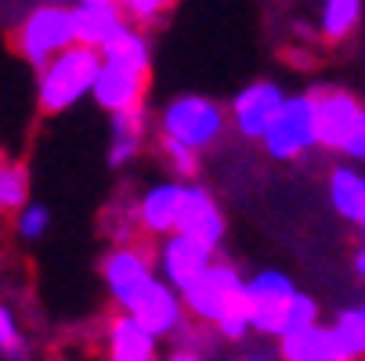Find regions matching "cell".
<instances>
[{
  "label": "cell",
  "instance_id": "cell-1",
  "mask_svg": "<svg viewBox=\"0 0 365 361\" xmlns=\"http://www.w3.org/2000/svg\"><path fill=\"white\" fill-rule=\"evenodd\" d=\"M98 73H101V51L80 40L69 43L43 69H36V109L43 116H58L73 109L80 98L94 90Z\"/></svg>",
  "mask_w": 365,
  "mask_h": 361
},
{
  "label": "cell",
  "instance_id": "cell-2",
  "mask_svg": "<svg viewBox=\"0 0 365 361\" xmlns=\"http://www.w3.org/2000/svg\"><path fill=\"white\" fill-rule=\"evenodd\" d=\"M69 43H76V19H73V8H66L62 0H43V4H36L11 33L15 55L26 58L33 69H43Z\"/></svg>",
  "mask_w": 365,
  "mask_h": 361
},
{
  "label": "cell",
  "instance_id": "cell-3",
  "mask_svg": "<svg viewBox=\"0 0 365 361\" xmlns=\"http://www.w3.org/2000/svg\"><path fill=\"white\" fill-rule=\"evenodd\" d=\"M260 145L279 163H293L311 148H319V94L282 98L268 130L260 134Z\"/></svg>",
  "mask_w": 365,
  "mask_h": 361
},
{
  "label": "cell",
  "instance_id": "cell-4",
  "mask_svg": "<svg viewBox=\"0 0 365 361\" xmlns=\"http://www.w3.org/2000/svg\"><path fill=\"white\" fill-rule=\"evenodd\" d=\"M228 123H232V113L225 105H217L214 98H202V94H181V98L167 101L160 113V134L178 137L199 152L214 148L225 137Z\"/></svg>",
  "mask_w": 365,
  "mask_h": 361
},
{
  "label": "cell",
  "instance_id": "cell-5",
  "mask_svg": "<svg viewBox=\"0 0 365 361\" xmlns=\"http://www.w3.org/2000/svg\"><path fill=\"white\" fill-rule=\"evenodd\" d=\"M181 296H185V307H188L192 322L217 325L225 315L246 307V278L232 264L214 261L188 289H181Z\"/></svg>",
  "mask_w": 365,
  "mask_h": 361
},
{
  "label": "cell",
  "instance_id": "cell-6",
  "mask_svg": "<svg viewBox=\"0 0 365 361\" xmlns=\"http://www.w3.org/2000/svg\"><path fill=\"white\" fill-rule=\"evenodd\" d=\"M293 296H297V286L282 271H257L253 278H246V311H250L253 333L279 340L286 333Z\"/></svg>",
  "mask_w": 365,
  "mask_h": 361
},
{
  "label": "cell",
  "instance_id": "cell-7",
  "mask_svg": "<svg viewBox=\"0 0 365 361\" xmlns=\"http://www.w3.org/2000/svg\"><path fill=\"white\" fill-rule=\"evenodd\" d=\"M123 311H130L145 329H152L160 340H174L185 322H188V307H185V296L181 289H174L163 275H155L134 300L130 307H123Z\"/></svg>",
  "mask_w": 365,
  "mask_h": 361
},
{
  "label": "cell",
  "instance_id": "cell-8",
  "mask_svg": "<svg viewBox=\"0 0 365 361\" xmlns=\"http://www.w3.org/2000/svg\"><path fill=\"white\" fill-rule=\"evenodd\" d=\"M214 246L202 242L188 231H170L163 235V242L155 246V268L160 275L174 286V289H188L206 268L214 264Z\"/></svg>",
  "mask_w": 365,
  "mask_h": 361
},
{
  "label": "cell",
  "instance_id": "cell-9",
  "mask_svg": "<svg viewBox=\"0 0 365 361\" xmlns=\"http://www.w3.org/2000/svg\"><path fill=\"white\" fill-rule=\"evenodd\" d=\"M152 261L155 256H148L141 242H127V246L109 249V256L101 261V278H106V289H109L116 307H130V300L155 278Z\"/></svg>",
  "mask_w": 365,
  "mask_h": 361
},
{
  "label": "cell",
  "instance_id": "cell-10",
  "mask_svg": "<svg viewBox=\"0 0 365 361\" xmlns=\"http://www.w3.org/2000/svg\"><path fill=\"white\" fill-rule=\"evenodd\" d=\"M145 90H148V73L145 69H130L120 62L101 58V73L94 80V105L113 113H127V109H141L145 105Z\"/></svg>",
  "mask_w": 365,
  "mask_h": 361
},
{
  "label": "cell",
  "instance_id": "cell-11",
  "mask_svg": "<svg viewBox=\"0 0 365 361\" xmlns=\"http://www.w3.org/2000/svg\"><path fill=\"white\" fill-rule=\"evenodd\" d=\"M282 98H286V94L279 90V83H272V80H253L250 87H242V90L232 98V105H228L232 127H235L242 137L260 141V134L268 130L272 116L279 113Z\"/></svg>",
  "mask_w": 365,
  "mask_h": 361
},
{
  "label": "cell",
  "instance_id": "cell-12",
  "mask_svg": "<svg viewBox=\"0 0 365 361\" xmlns=\"http://www.w3.org/2000/svg\"><path fill=\"white\" fill-rule=\"evenodd\" d=\"M178 231H188V235H195V239H202V242H210L214 249L225 242L228 221H225V214H221V206L214 202L210 188L185 181L181 210H178Z\"/></svg>",
  "mask_w": 365,
  "mask_h": 361
},
{
  "label": "cell",
  "instance_id": "cell-13",
  "mask_svg": "<svg viewBox=\"0 0 365 361\" xmlns=\"http://www.w3.org/2000/svg\"><path fill=\"white\" fill-rule=\"evenodd\" d=\"M160 336L152 329H145L130 311L116 307V315L106 325V354L113 361H152L160 357Z\"/></svg>",
  "mask_w": 365,
  "mask_h": 361
},
{
  "label": "cell",
  "instance_id": "cell-14",
  "mask_svg": "<svg viewBox=\"0 0 365 361\" xmlns=\"http://www.w3.org/2000/svg\"><path fill=\"white\" fill-rule=\"evenodd\" d=\"M361 113L365 105L351 90H322L319 94V148L340 152Z\"/></svg>",
  "mask_w": 365,
  "mask_h": 361
},
{
  "label": "cell",
  "instance_id": "cell-15",
  "mask_svg": "<svg viewBox=\"0 0 365 361\" xmlns=\"http://www.w3.org/2000/svg\"><path fill=\"white\" fill-rule=\"evenodd\" d=\"M181 195H185V181H160V184H152L148 192H141L138 221H141V231L148 239H163V235L178 231Z\"/></svg>",
  "mask_w": 365,
  "mask_h": 361
},
{
  "label": "cell",
  "instance_id": "cell-16",
  "mask_svg": "<svg viewBox=\"0 0 365 361\" xmlns=\"http://www.w3.org/2000/svg\"><path fill=\"white\" fill-rule=\"evenodd\" d=\"M279 343V357L282 361H344V350L336 343V333L333 325H304V329H293L286 336L275 340Z\"/></svg>",
  "mask_w": 365,
  "mask_h": 361
},
{
  "label": "cell",
  "instance_id": "cell-17",
  "mask_svg": "<svg viewBox=\"0 0 365 361\" xmlns=\"http://www.w3.org/2000/svg\"><path fill=\"white\" fill-rule=\"evenodd\" d=\"M73 19H76V40L98 51L130 26L120 4H73Z\"/></svg>",
  "mask_w": 365,
  "mask_h": 361
},
{
  "label": "cell",
  "instance_id": "cell-18",
  "mask_svg": "<svg viewBox=\"0 0 365 361\" xmlns=\"http://www.w3.org/2000/svg\"><path fill=\"white\" fill-rule=\"evenodd\" d=\"M148 134V120H145V105L141 109H127V113H113V141H109V167L120 170L127 167Z\"/></svg>",
  "mask_w": 365,
  "mask_h": 361
},
{
  "label": "cell",
  "instance_id": "cell-19",
  "mask_svg": "<svg viewBox=\"0 0 365 361\" xmlns=\"http://www.w3.org/2000/svg\"><path fill=\"white\" fill-rule=\"evenodd\" d=\"M329 202H333V210L358 224L361 214H365V177L354 170V167H333L329 174Z\"/></svg>",
  "mask_w": 365,
  "mask_h": 361
},
{
  "label": "cell",
  "instance_id": "cell-20",
  "mask_svg": "<svg viewBox=\"0 0 365 361\" xmlns=\"http://www.w3.org/2000/svg\"><path fill=\"white\" fill-rule=\"evenodd\" d=\"M361 22V0H322L319 36L326 43H344Z\"/></svg>",
  "mask_w": 365,
  "mask_h": 361
},
{
  "label": "cell",
  "instance_id": "cell-21",
  "mask_svg": "<svg viewBox=\"0 0 365 361\" xmlns=\"http://www.w3.org/2000/svg\"><path fill=\"white\" fill-rule=\"evenodd\" d=\"M101 58L109 62H120V66H130V69H152V51H148V40L141 29L127 26L116 40H109L106 47H101Z\"/></svg>",
  "mask_w": 365,
  "mask_h": 361
},
{
  "label": "cell",
  "instance_id": "cell-22",
  "mask_svg": "<svg viewBox=\"0 0 365 361\" xmlns=\"http://www.w3.org/2000/svg\"><path fill=\"white\" fill-rule=\"evenodd\" d=\"M29 202V170L19 159H4L0 167V217L19 214Z\"/></svg>",
  "mask_w": 365,
  "mask_h": 361
},
{
  "label": "cell",
  "instance_id": "cell-23",
  "mask_svg": "<svg viewBox=\"0 0 365 361\" xmlns=\"http://www.w3.org/2000/svg\"><path fill=\"white\" fill-rule=\"evenodd\" d=\"M333 333H336V343L344 350V361L365 357V315H361V307H344L333 318Z\"/></svg>",
  "mask_w": 365,
  "mask_h": 361
},
{
  "label": "cell",
  "instance_id": "cell-24",
  "mask_svg": "<svg viewBox=\"0 0 365 361\" xmlns=\"http://www.w3.org/2000/svg\"><path fill=\"white\" fill-rule=\"evenodd\" d=\"M160 152H163L167 167H170L181 181H192V177L199 174V148H192V145L178 141V137L160 134Z\"/></svg>",
  "mask_w": 365,
  "mask_h": 361
},
{
  "label": "cell",
  "instance_id": "cell-25",
  "mask_svg": "<svg viewBox=\"0 0 365 361\" xmlns=\"http://www.w3.org/2000/svg\"><path fill=\"white\" fill-rule=\"evenodd\" d=\"M178 0H120V8L127 11V19L134 26H152V22H163L174 11Z\"/></svg>",
  "mask_w": 365,
  "mask_h": 361
},
{
  "label": "cell",
  "instance_id": "cell-26",
  "mask_svg": "<svg viewBox=\"0 0 365 361\" xmlns=\"http://www.w3.org/2000/svg\"><path fill=\"white\" fill-rule=\"evenodd\" d=\"M15 228H19V239L36 242V239H43V235H47V228H51V210H47L43 202H26L22 210H19Z\"/></svg>",
  "mask_w": 365,
  "mask_h": 361
},
{
  "label": "cell",
  "instance_id": "cell-27",
  "mask_svg": "<svg viewBox=\"0 0 365 361\" xmlns=\"http://www.w3.org/2000/svg\"><path fill=\"white\" fill-rule=\"evenodd\" d=\"M0 350H4V357H26L29 354L26 336L19 333V322H15L8 303H0Z\"/></svg>",
  "mask_w": 365,
  "mask_h": 361
},
{
  "label": "cell",
  "instance_id": "cell-28",
  "mask_svg": "<svg viewBox=\"0 0 365 361\" xmlns=\"http://www.w3.org/2000/svg\"><path fill=\"white\" fill-rule=\"evenodd\" d=\"M319 322V303L311 300L307 293H300L297 289V296H293V303H289V318H286V333H293V329H304V325H315ZM282 333V336H286Z\"/></svg>",
  "mask_w": 365,
  "mask_h": 361
},
{
  "label": "cell",
  "instance_id": "cell-29",
  "mask_svg": "<svg viewBox=\"0 0 365 361\" xmlns=\"http://www.w3.org/2000/svg\"><path fill=\"white\" fill-rule=\"evenodd\" d=\"M340 152H344L351 163H365V113L358 116V123H354V130L347 134V141H344Z\"/></svg>",
  "mask_w": 365,
  "mask_h": 361
},
{
  "label": "cell",
  "instance_id": "cell-30",
  "mask_svg": "<svg viewBox=\"0 0 365 361\" xmlns=\"http://www.w3.org/2000/svg\"><path fill=\"white\" fill-rule=\"evenodd\" d=\"M354 275L365 282V242L358 246V253H354Z\"/></svg>",
  "mask_w": 365,
  "mask_h": 361
},
{
  "label": "cell",
  "instance_id": "cell-31",
  "mask_svg": "<svg viewBox=\"0 0 365 361\" xmlns=\"http://www.w3.org/2000/svg\"><path fill=\"white\" fill-rule=\"evenodd\" d=\"M76 4H120V0H76Z\"/></svg>",
  "mask_w": 365,
  "mask_h": 361
},
{
  "label": "cell",
  "instance_id": "cell-32",
  "mask_svg": "<svg viewBox=\"0 0 365 361\" xmlns=\"http://www.w3.org/2000/svg\"><path fill=\"white\" fill-rule=\"evenodd\" d=\"M358 231H361V235H365V214H361V221H358Z\"/></svg>",
  "mask_w": 365,
  "mask_h": 361
},
{
  "label": "cell",
  "instance_id": "cell-33",
  "mask_svg": "<svg viewBox=\"0 0 365 361\" xmlns=\"http://www.w3.org/2000/svg\"><path fill=\"white\" fill-rule=\"evenodd\" d=\"M0 167H4V152H0Z\"/></svg>",
  "mask_w": 365,
  "mask_h": 361
},
{
  "label": "cell",
  "instance_id": "cell-34",
  "mask_svg": "<svg viewBox=\"0 0 365 361\" xmlns=\"http://www.w3.org/2000/svg\"><path fill=\"white\" fill-rule=\"evenodd\" d=\"M361 315H365V303H361Z\"/></svg>",
  "mask_w": 365,
  "mask_h": 361
},
{
  "label": "cell",
  "instance_id": "cell-35",
  "mask_svg": "<svg viewBox=\"0 0 365 361\" xmlns=\"http://www.w3.org/2000/svg\"><path fill=\"white\" fill-rule=\"evenodd\" d=\"M0 357H4V350H0Z\"/></svg>",
  "mask_w": 365,
  "mask_h": 361
}]
</instances>
